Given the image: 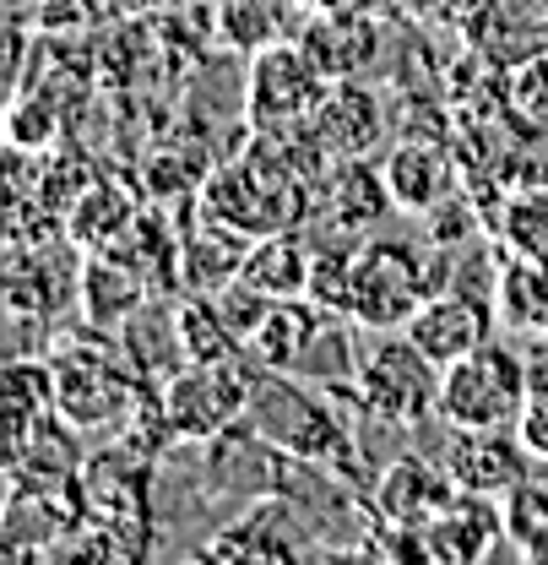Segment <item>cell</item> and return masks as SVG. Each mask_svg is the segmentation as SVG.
<instances>
[{
    "label": "cell",
    "mask_w": 548,
    "mask_h": 565,
    "mask_svg": "<svg viewBox=\"0 0 548 565\" xmlns=\"http://www.w3.org/2000/svg\"><path fill=\"white\" fill-rule=\"evenodd\" d=\"M147 299H152V282L141 278L137 267H126L109 250L87 256V267H82V310H87V321L98 332H120Z\"/></svg>",
    "instance_id": "19"
},
{
    "label": "cell",
    "mask_w": 548,
    "mask_h": 565,
    "mask_svg": "<svg viewBox=\"0 0 548 565\" xmlns=\"http://www.w3.org/2000/svg\"><path fill=\"white\" fill-rule=\"evenodd\" d=\"M50 414H61L55 408V364H44V359H11L6 364V435H11V446L22 435H33Z\"/></svg>",
    "instance_id": "24"
},
{
    "label": "cell",
    "mask_w": 548,
    "mask_h": 565,
    "mask_svg": "<svg viewBox=\"0 0 548 565\" xmlns=\"http://www.w3.org/2000/svg\"><path fill=\"white\" fill-rule=\"evenodd\" d=\"M499 310L522 332H548V256H516L499 273Z\"/></svg>",
    "instance_id": "26"
},
{
    "label": "cell",
    "mask_w": 548,
    "mask_h": 565,
    "mask_svg": "<svg viewBox=\"0 0 548 565\" xmlns=\"http://www.w3.org/2000/svg\"><path fill=\"white\" fill-rule=\"evenodd\" d=\"M245 278L256 282V288H267L272 299H304L310 278H315V250H310V239L299 228L261 234L245 250Z\"/></svg>",
    "instance_id": "23"
},
{
    "label": "cell",
    "mask_w": 548,
    "mask_h": 565,
    "mask_svg": "<svg viewBox=\"0 0 548 565\" xmlns=\"http://www.w3.org/2000/svg\"><path fill=\"white\" fill-rule=\"evenodd\" d=\"M245 424L261 429L288 457H299L304 468L332 473L337 484H358V473H364L358 446L337 424L332 403L315 397V392H304L299 375H282V370H261L256 364V397H250V419Z\"/></svg>",
    "instance_id": "1"
},
{
    "label": "cell",
    "mask_w": 548,
    "mask_h": 565,
    "mask_svg": "<svg viewBox=\"0 0 548 565\" xmlns=\"http://www.w3.org/2000/svg\"><path fill=\"white\" fill-rule=\"evenodd\" d=\"M337 392H353L358 408H369L375 419L418 424L440 408V364L408 332H380V343L358 359V375Z\"/></svg>",
    "instance_id": "5"
},
{
    "label": "cell",
    "mask_w": 548,
    "mask_h": 565,
    "mask_svg": "<svg viewBox=\"0 0 548 565\" xmlns=\"http://www.w3.org/2000/svg\"><path fill=\"white\" fill-rule=\"evenodd\" d=\"M245 250H250L245 234L202 217V228L180 234V294H217L223 282L245 278Z\"/></svg>",
    "instance_id": "22"
},
{
    "label": "cell",
    "mask_w": 548,
    "mask_h": 565,
    "mask_svg": "<svg viewBox=\"0 0 548 565\" xmlns=\"http://www.w3.org/2000/svg\"><path fill=\"white\" fill-rule=\"evenodd\" d=\"M163 414L174 440H217L223 429L250 419V397H256V364L250 359H223V364H180L158 381Z\"/></svg>",
    "instance_id": "4"
},
{
    "label": "cell",
    "mask_w": 548,
    "mask_h": 565,
    "mask_svg": "<svg viewBox=\"0 0 548 565\" xmlns=\"http://www.w3.org/2000/svg\"><path fill=\"white\" fill-rule=\"evenodd\" d=\"M310 207H315V217H326L343 239L358 245V239L375 234V217H386L391 191H386V174L380 169H369L364 158H343V163L326 169V180L310 196Z\"/></svg>",
    "instance_id": "14"
},
{
    "label": "cell",
    "mask_w": 548,
    "mask_h": 565,
    "mask_svg": "<svg viewBox=\"0 0 548 565\" xmlns=\"http://www.w3.org/2000/svg\"><path fill=\"white\" fill-rule=\"evenodd\" d=\"M445 473L456 490L505 500L533 473V451L522 446L516 429H456L445 446Z\"/></svg>",
    "instance_id": "9"
},
{
    "label": "cell",
    "mask_w": 548,
    "mask_h": 565,
    "mask_svg": "<svg viewBox=\"0 0 548 565\" xmlns=\"http://www.w3.org/2000/svg\"><path fill=\"white\" fill-rule=\"evenodd\" d=\"M293 494H261L245 500L234 522H217V533L202 544L206 561H299L310 539L293 527Z\"/></svg>",
    "instance_id": "8"
},
{
    "label": "cell",
    "mask_w": 548,
    "mask_h": 565,
    "mask_svg": "<svg viewBox=\"0 0 548 565\" xmlns=\"http://www.w3.org/2000/svg\"><path fill=\"white\" fill-rule=\"evenodd\" d=\"M174 327H180V353H185L191 364L245 359V343H239L234 327L217 316L212 294H180V305H174Z\"/></svg>",
    "instance_id": "25"
},
{
    "label": "cell",
    "mask_w": 548,
    "mask_h": 565,
    "mask_svg": "<svg viewBox=\"0 0 548 565\" xmlns=\"http://www.w3.org/2000/svg\"><path fill=\"white\" fill-rule=\"evenodd\" d=\"M527 392H533L527 359L488 338L483 349L440 370V408L434 414L451 429H516Z\"/></svg>",
    "instance_id": "3"
},
{
    "label": "cell",
    "mask_w": 548,
    "mask_h": 565,
    "mask_svg": "<svg viewBox=\"0 0 548 565\" xmlns=\"http://www.w3.org/2000/svg\"><path fill=\"white\" fill-rule=\"evenodd\" d=\"M418 533H423L429 561H462L468 565V561L494 555V544L505 539V516H499V500L456 490Z\"/></svg>",
    "instance_id": "15"
},
{
    "label": "cell",
    "mask_w": 548,
    "mask_h": 565,
    "mask_svg": "<svg viewBox=\"0 0 548 565\" xmlns=\"http://www.w3.org/2000/svg\"><path fill=\"white\" fill-rule=\"evenodd\" d=\"M299 6H310V11H332V6H364V0H299Z\"/></svg>",
    "instance_id": "33"
},
{
    "label": "cell",
    "mask_w": 548,
    "mask_h": 565,
    "mask_svg": "<svg viewBox=\"0 0 548 565\" xmlns=\"http://www.w3.org/2000/svg\"><path fill=\"white\" fill-rule=\"evenodd\" d=\"M217 33L228 50H267L282 39V0H223L217 6Z\"/></svg>",
    "instance_id": "27"
},
{
    "label": "cell",
    "mask_w": 548,
    "mask_h": 565,
    "mask_svg": "<svg viewBox=\"0 0 548 565\" xmlns=\"http://www.w3.org/2000/svg\"><path fill=\"white\" fill-rule=\"evenodd\" d=\"M522 555H527V561H538V565H548V533L533 544V550H522Z\"/></svg>",
    "instance_id": "34"
},
{
    "label": "cell",
    "mask_w": 548,
    "mask_h": 565,
    "mask_svg": "<svg viewBox=\"0 0 548 565\" xmlns=\"http://www.w3.org/2000/svg\"><path fill=\"white\" fill-rule=\"evenodd\" d=\"M299 44L310 50V61L326 71L332 82H343V76H358V71L375 61L380 28L364 17V6H332V11H315L304 22Z\"/></svg>",
    "instance_id": "16"
},
{
    "label": "cell",
    "mask_w": 548,
    "mask_h": 565,
    "mask_svg": "<svg viewBox=\"0 0 548 565\" xmlns=\"http://www.w3.org/2000/svg\"><path fill=\"white\" fill-rule=\"evenodd\" d=\"M434 262L423 245L402 234H369L353 245V294H347V321L364 332H402L412 310L440 288Z\"/></svg>",
    "instance_id": "2"
},
{
    "label": "cell",
    "mask_w": 548,
    "mask_h": 565,
    "mask_svg": "<svg viewBox=\"0 0 548 565\" xmlns=\"http://www.w3.org/2000/svg\"><path fill=\"white\" fill-rule=\"evenodd\" d=\"M358 359H364V353L353 349V338H347L343 327L321 321L315 343H310V353L299 359L293 375H304V381H326V386H347V381L358 375Z\"/></svg>",
    "instance_id": "29"
},
{
    "label": "cell",
    "mask_w": 548,
    "mask_h": 565,
    "mask_svg": "<svg viewBox=\"0 0 548 565\" xmlns=\"http://www.w3.org/2000/svg\"><path fill=\"white\" fill-rule=\"evenodd\" d=\"M212 305H217V316L234 327V338H239V343H250V338H256V327L272 316L277 299L267 294V288H256L250 278H234V282H223V288L212 294Z\"/></svg>",
    "instance_id": "30"
},
{
    "label": "cell",
    "mask_w": 548,
    "mask_h": 565,
    "mask_svg": "<svg viewBox=\"0 0 548 565\" xmlns=\"http://www.w3.org/2000/svg\"><path fill=\"white\" fill-rule=\"evenodd\" d=\"M326 87H332V76L310 61V50L299 39H277V44L250 55V71H245V115L256 126L310 120V109L321 104Z\"/></svg>",
    "instance_id": "7"
},
{
    "label": "cell",
    "mask_w": 548,
    "mask_h": 565,
    "mask_svg": "<svg viewBox=\"0 0 548 565\" xmlns=\"http://www.w3.org/2000/svg\"><path fill=\"white\" fill-rule=\"evenodd\" d=\"M516 435H522V446L533 451V462L548 468V381L544 375H533V392H527V408H522V419H516Z\"/></svg>",
    "instance_id": "31"
},
{
    "label": "cell",
    "mask_w": 548,
    "mask_h": 565,
    "mask_svg": "<svg viewBox=\"0 0 548 565\" xmlns=\"http://www.w3.org/2000/svg\"><path fill=\"white\" fill-rule=\"evenodd\" d=\"M380 174H386V191H391V207L402 212H429L440 207L445 196H451V158H445V147H434V141H397L391 147V158L380 163Z\"/></svg>",
    "instance_id": "18"
},
{
    "label": "cell",
    "mask_w": 548,
    "mask_h": 565,
    "mask_svg": "<svg viewBox=\"0 0 548 565\" xmlns=\"http://www.w3.org/2000/svg\"><path fill=\"white\" fill-rule=\"evenodd\" d=\"M321 321H326V310L304 294V299H277L272 316L256 327V338L245 343V359L250 364H261V370H282V375H293L299 370V359L310 353L315 343V332H321Z\"/></svg>",
    "instance_id": "20"
},
{
    "label": "cell",
    "mask_w": 548,
    "mask_h": 565,
    "mask_svg": "<svg viewBox=\"0 0 548 565\" xmlns=\"http://www.w3.org/2000/svg\"><path fill=\"white\" fill-rule=\"evenodd\" d=\"M141 386L147 381H141L137 359L109 349V343H98L87 353L71 349L55 359V408H61V419L87 429V435L126 419Z\"/></svg>",
    "instance_id": "6"
},
{
    "label": "cell",
    "mask_w": 548,
    "mask_h": 565,
    "mask_svg": "<svg viewBox=\"0 0 548 565\" xmlns=\"http://www.w3.org/2000/svg\"><path fill=\"white\" fill-rule=\"evenodd\" d=\"M310 137L321 141V152L332 158V163H343V158H364L380 131H386V109H380V98L358 82V76H343V82H332L326 93H321V104L310 109Z\"/></svg>",
    "instance_id": "11"
},
{
    "label": "cell",
    "mask_w": 548,
    "mask_h": 565,
    "mask_svg": "<svg viewBox=\"0 0 548 565\" xmlns=\"http://www.w3.org/2000/svg\"><path fill=\"white\" fill-rule=\"evenodd\" d=\"M82 527V505L66 494H44V490H11L6 500V561H50L66 555L71 539Z\"/></svg>",
    "instance_id": "12"
},
{
    "label": "cell",
    "mask_w": 548,
    "mask_h": 565,
    "mask_svg": "<svg viewBox=\"0 0 548 565\" xmlns=\"http://www.w3.org/2000/svg\"><path fill=\"white\" fill-rule=\"evenodd\" d=\"M402 332L445 370V364H456V359H468L473 349L488 343V305L473 299V294H456V288H434L412 310V321Z\"/></svg>",
    "instance_id": "13"
},
{
    "label": "cell",
    "mask_w": 548,
    "mask_h": 565,
    "mask_svg": "<svg viewBox=\"0 0 548 565\" xmlns=\"http://www.w3.org/2000/svg\"><path fill=\"white\" fill-rule=\"evenodd\" d=\"M44 141H55V115L50 109L28 115V104H17L11 109V147H44Z\"/></svg>",
    "instance_id": "32"
},
{
    "label": "cell",
    "mask_w": 548,
    "mask_h": 565,
    "mask_svg": "<svg viewBox=\"0 0 548 565\" xmlns=\"http://www.w3.org/2000/svg\"><path fill=\"white\" fill-rule=\"evenodd\" d=\"M131 223H137V202H131L126 185H115V180H87L66 207V239L76 250L98 256V250H109Z\"/></svg>",
    "instance_id": "21"
},
{
    "label": "cell",
    "mask_w": 548,
    "mask_h": 565,
    "mask_svg": "<svg viewBox=\"0 0 548 565\" xmlns=\"http://www.w3.org/2000/svg\"><path fill=\"white\" fill-rule=\"evenodd\" d=\"M468 44L499 71L538 61L548 55V0H473Z\"/></svg>",
    "instance_id": "10"
},
{
    "label": "cell",
    "mask_w": 548,
    "mask_h": 565,
    "mask_svg": "<svg viewBox=\"0 0 548 565\" xmlns=\"http://www.w3.org/2000/svg\"><path fill=\"white\" fill-rule=\"evenodd\" d=\"M375 516L380 522H391V527H423L451 494H456V484H451V473L440 468H429V462H418V457H402V462H391L380 479H375Z\"/></svg>",
    "instance_id": "17"
},
{
    "label": "cell",
    "mask_w": 548,
    "mask_h": 565,
    "mask_svg": "<svg viewBox=\"0 0 548 565\" xmlns=\"http://www.w3.org/2000/svg\"><path fill=\"white\" fill-rule=\"evenodd\" d=\"M499 516H505V539L516 550H533L548 533V479L544 473H527L516 490L499 500Z\"/></svg>",
    "instance_id": "28"
}]
</instances>
